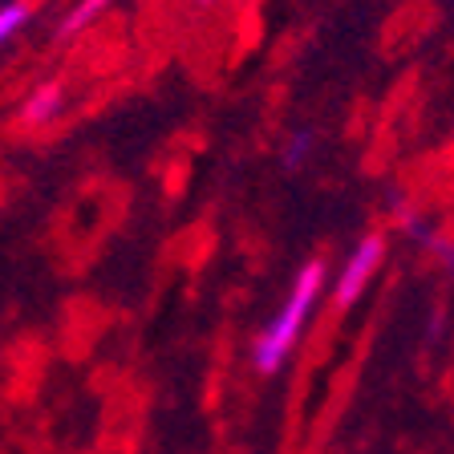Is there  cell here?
I'll list each match as a JSON object with an SVG mask.
<instances>
[{
  "label": "cell",
  "mask_w": 454,
  "mask_h": 454,
  "mask_svg": "<svg viewBox=\"0 0 454 454\" xmlns=\"http://www.w3.org/2000/svg\"><path fill=\"white\" fill-rule=\"evenodd\" d=\"M325 293V264L321 260H312V264L301 268V276L293 280V293H288V301H284V309L276 312L272 321L264 325V333L255 337V369L260 373H276V369L284 365V361L293 357L296 340L304 337V325H309L312 309H317V301H321Z\"/></svg>",
  "instance_id": "obj_1"
},
{
  "label": "cell",
  "mask_w": 454,
  "mask_h": 454,
  "mask_svg": "<svg viewBox=\"0 0 454 454\" xmlns=\"http://www.w3.org/2000/svg\"><path fill=\"white\" fill-rule=\"evenodd\" d=\"M381 260H386V239L381 236H365L357 247H353L349 260H345V268H340V276H337V288H333L340 309H349V304L361 301V293L369 288V280L378 276Z\"/></svg>",
  "instance_id": "obj_2"
},
{
  "label": "cell",
  "mask_w": 454,
  "mask_h": 454,
  "mask_svg": "<svg viewBox=\"0 0 454 454\" xmlns=\"http://www.w3.org/2000/svg\"><path fill=\"white\" fill-rule=\"evenodd\" d=\"M61 110H66V90L61 85H37L33 94L25 98V106H20V122L25 126H49L61 118Z\"/></svg>",
  "instance_id": "obj_3"
},
{
  "label": "cell",
  "mask_w": 454,
  "mask_h": 454,
  "mask_svg": "<svg viewBox=\"0 0 454 454\" xmlns=\"http://www.w3.org/2000/svg\"><path fill=\"white\" fill-rule=\"evenodd\" d=\"M114 0H77L74 4V12H69L66 20H61V28H57V37L61 41H69V37H77V33H82V28H90L94 25L98 17H102L106 9H110Z\"/></svg>",
  "instance_id": "obj_4"
},
{
  "label": "cell",
  "mask_w": 454,
  "mask_h": 454,
  "mask_svg": "<svg viewBox=\"0 0 454 454\" xmlns=\"http://www.w3.org/2000/svg\"><path fill=\"white\" fill-rule=\"evenodd\" d=\"M28 17H33V4H28V0H9V4H0V45H9L20 28L28 25Z\"/></svg>",
  "instance_id": "obj_5"
},
{
  "label": "cell",
  "mask_w": 454,
  "mask_h": 454,
  "mask_svg": "<svg viewBox=\"0 0 454 454\" xmlns=\"http://www.w3.org/2000/svg\"><path fill=\"white\" fill-rule=\"evenodd\" d=\"M312 146H317V138H312V130H293V138L284 142V151H280L284 167H288V170L304 167V162H309V154H312Z\"/></svg>",
  "instance_id": "obj_6"
},
{
  "label": "cell",
  "mask_w": 454,
  "mask_h": 454,
  "mask_svg": "<svg viewBox=\"0 0 454 454\" xmlns=\"http://www.w3.org/2000/svg\"><path fill=\"white\" fill-rule=\"evenodd\" d=\"M199 4H211V0H199Z\"/></svg>",
  "instance_id": "obj_7"
}]
</instances>
